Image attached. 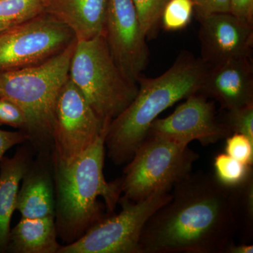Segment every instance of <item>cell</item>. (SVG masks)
Wrapping results in <instances>:
<instances>
[{
  "label": "cell",
  "mask_w": 253,
  "mask_h": 253,
  "mask_svg": "<svg viewBox=\"0 0 253 253\" xmlns=\"http://www.w3.org/2000/svg\"><path fill=\"white\" fill-rule=\"evenodd\" d=\"M171 194L143 228L141 253H224L234 243L231 189L214 174L191 172Z\"/></svg>",
  "instance_id": "1"
},
{
  "label": "cell",
  "mask_w": 253,
  "mask_h": 253,
  "mask_svg": "<svg viewBox=\"0 0 253 253\" xmlns=\"http://www.w3.org/2000/svg\"><path fill=\"white\" fill-rule=\"evenodd\" d=\"M108 127L84 154L69 164H53L56 198L55 223L63 245L113 214L122 194L123 177L106 181L104 173Z\"/></svg>",
  "instance_id": "2"
},
{
  "label": "cell",
  "mask_w": 253,
  "mask_h": 253,
  "mask_svg": "<svg viewBox=\"0 0 253 253\" xmlns=\"http://www.w3.org/2000/svg\"><path fill=\"white\" fill-rule=\"evenodd\" d=\"M207 70L202 59L184 51L158 77L138 78L135 98L108 127L105 146L111 161L116 166L129 162L161 113L200 92Z\"/></svg>",
  "instance_id": "3"
},
{
  "label": "cell",
  "mask_w": 253,
  "mask_h": 253,
  "mask_svg": "<svg viewBox=\"0 0 253 253\" xmlns=\"http://www.w3.org/2000/svg\"><path fill=\"white\" fill-rule=\"evenodd\" d=\"M76 41L43 62L0 71V98L14 103L24 113L28 142L36 154L51 155L55 106L69 78Z\"/></svg>",
  "instance_id": "4"
},
{
  "label": "cell",
  "mask_w": 253,
  "mask_h": 253,
  "mask_svg": "<svg viewBox=\"0 0 253 253\" xmlns=\"http://www.w3.org/2000/svg\"><path fill=\"white\" fill-rule=\"evenodd\" d=\"M69 78L98 117L110 124L131 104L138 84L125 76L113 59L104 35L76 41Z\"/></svg>",
  "instance_id": "5"
},
{
  "label": "cell",
  "mask_w": 253,
  "mask_h": 253,
  "mask_svg": "<svg viewBox=\"0 0 253 253\" xmlns=\"http://www.w3.org/2000/svg\"><path fill=\"white\" fill-rule=\"evenodd\" d=\"M199 154L189 145L148 134L125 168L123 197L138 202L161 192H169L192 172Z\"/></svg>",
  "instance_id": "6"
},
{
  "label": "cell",
  "mask_w": 253,
  "mask_h": 253,
  "mask_svg": "<svg viewBox=\"0 0 253 253\" xmlns=\"http://www.w3.org/2000/svg\"><path fill=\"white\" fill-rule=\"evenodd\" d=\"M171 199L169 192L138 202L121 196L120 213L108 214L77 241L62 245L59 253H141L139 240L146 221Z\"/></svg>",
  "instance_id": "7"
},
{
  "label": "cell",
  "mask_w": 253,
  "mask_h": 253,
  "mask_svg": "<svg viewBox=\"0 0 253 253\" xmlns=\"http://www.w3.org/2000/svg\"><path fill=\"white\" fill-rule=\"evenodd\" d=\"M109 126L91 109L68 78L55 106L53 125V164H69L84 154Z\"/></svg>",
  "instance_id": "8"
},
{
  "label": "cell",
  "mask_w": 253,
  "mask_h": 253,
  "mask_svg": "<svg viewBox=\"0 0 253 253\" xmlns=\"http://www.w3.org/2000/svg\"><path fill=\"white\" fill-rule=\"evenodd\" d=\"M75 40L67 26L45 13L14 25L0 33V71L43 62Z\"/></svg>",
  "instance_id": "9"
},
{
  "label": "cell",
  "mask_w": 253,
  "mask_h": 253,
  "mask_svg": "<svg viewBox=\"0 0 253 253\" xmlns=\"http://www.w3.org/2000/svg\"><path fill=\"white\" fill-rule=\"evenodd\" d=\"M148 134L163 136L185 145L196 140L203 146H208L227 137L231 133L217 117L214 102L198 92L188 96L168 117L155 120Z\"/></svg>",
  "instance_id": "10"
},
{
  "label": "cell",
  "mask_w": 253,
  "mask_h": 253,
  "mask_svg": "<svg viewBox=\"0 0 253 253\" xmlns=\"http://www.w3.org/2000/svg\"><path fill=\"white\" fill-rule=\"evenodd\" d=\"M104 35L118 66L137 83L149 63V51L132 0H109Z\"/></svg>",
  "instance_id": "11"
},
{
  "label": "cell",
  "mask_w": 253,
  "mask_h": 253,
  "mask_svg": "<svg viewBox=\"0 0 253 253\" xmlns=\"http://www.w3.org/2000/svg\"><path fill=\"white\" fill-rule=\"evenodd\" d=\"M201 58L208 67L231 59L250 57L253 25L231 13L199 16Z\"/></svg>",
  "instance_id": "12"
},
{
  "label": "cell",
  "mask_w": 253,
  "mask_h": 253,
  "mask_svg": "<svg viewBox=\"0 0 253 253\" xmlns=\"http://www.w3.org/2000/svg\"><path fill=\"white\" fill-rule=\"evenodd\" d=\"M200 93L228 111L253 104V68L250 57L208 67Z\"/></svg>",
  "instance_id": "13"
},
{
  "label": "cell",
  "mask_w": 253,
  "mask_h": 253,
  "mask_svg": "<svg viewBox=\"0 0 253 253\" xmlns=\"http://www.w3.org/2000/svg\"><path fill=\"white\" fill-rule=\"evenodd\" d=\"M23 176L16 211L25 218L55 217L56 198L51 155L36 154Z\"/></svg>",
  "instance_id": "14"
},
{
  "label": "cell",
  "mask_w": 253,
  "mask_h": 253,
  "mask_svg": "<svg viewBox=\"0 0 253 253\" xmlns=\"http://www.w3.org/2000/svg\"><path fill=\"white\" fill-rule=\"evenodd\" d=\"M109 0H49L45 14L67 26L76 41L104 34Z\"/></svg>",
  "instance_id": "15"
},
{
  "label": "cell",
  "mask_w": 253,
  "mask_h": 253,
  "mask_svg": "<svg viewBox=\"0 0 253 253\" xmlns=\"http://www.w3.org/2000/svg\"><path fill=\"white\" fill-rule=\"evenodd\" d=\"M35 155L27 141L18 148L13 157L4 156L0 161V253L6 252L20 184Z\"/></svg>",
  "instance_id": "16"
},
{
  "label": "cell",
  "mask_w": 253,
  "mask_h": 253,
  "mask_svg": "<svg viewBox=\"0 0 253 253\" xmlns=\"http://www.w3.org/2000/svg\"><path fill=\"white\" fill-rule=\"evenodd\" d=\"M55 217L25 218L10 231L6 253H59Z\"/></svg>",
  "instance_id": "17"
},
{
  "label": "cell",
  "mask_w": 253,
  "mask_h": 253,
  "mask_svg": "<svg viewBox=\"0 0 253 253\" xmlns=\"http://www.w3.org/2000/svg\"><path fill=\"white\" fill-rule=\"evenodd\" d=\"M231 189L236 234L241 243L250 244L253 239V174L243 184Z\"/></svg>",
  "instance_id": "18"
},
{
  "label": "cell",
  "mask_w": 253,
  "mask_h": 253,
  "mask_svg": "<svg viewBox=\"0 0 253 253\" xmlns=\"http://www.w3.org/2000/svg\"><path fill=\"white\" fill-rule=\"evenodd\" d=\"M49 0H0V23L16 25L44 14Z\"/></svg>",
  "instance_id": "19"
},
{
  "label": "cell",
  "mask_w": 253,
  "mask_h": 253,
  "mask_svg": "<svg viewBox=\"0 0 253 253\" xmlns=\"http://www.w3.org/2000/svg\"><path fill=\"white\" fill-rule=\"evenodd\" d=\"M213 165L216 179L227 187L239 186L253 174V166L240 162L226 153L217 155Z\"/></svg>",
  "instance_id": "20"
},
{
  "label": "cell",
  "mask_w": 253,
  "mask_h": 253,
  "mask_svg": "<svg viewBox=\"0 0 253 253\" xmlns=\"http://www.w3.org/2000/svg\"><path fill=\"white\" fill-rule=\"evenodd\" d=\"M169 0H132L143 35L149 40L157 33L163 11Z\"/></svg>",
  "instance_id": "21"
},
{
  "label": "cell",
  "mask_w": 253,
  "mask_h": 253,
  "mask_svg": "<svg viewBox=\"0 0 253 253\" xmlns=\"http://www.w3.org/2000/svg\"><path fill=\"white\" fill-rule=\"evenodd\" d=\"M194 9L191 0H169L161 18L163 27L168 31L184 29L191 22Z\"/></svg>",
  "instance_id": "22"
},
{
  "label": "cell",
  "mask_w": 253,
  "mask_h": 253,
  "mask_svg": "<svg viewBox=\"0 0 253 253\" xmlns=\"http://www.w3.org/2000/svg\"><path fill=\"white\" fill-rule=\"evenodd\" d=\"M226 111L221 121L231 134H244L253 141V104Z\"/></svg>",
  "instance_id": "23"
},
{
  "label": "cell",
  "mask_w": 253,
  "mask_h": 253,
  "mask_svg": "<svg viewBox=\"0 0 253 253\" xmlns=\"http://www.w3.org/2000/svg\"><path fill=\"white\" fill-rule=\"evenodd\" d=\"M226 154L244 164L253 165V141L244 134H231L226 138Z\"/></svg>",
  "instance_id": "24"
},
{
  "label": "cell",
  "mask_w": 253,
  "mask_h": 253,
  "mask_svg": "<svg viewBox=\"0 0 253 253\" xmlns=\"http://www.w3.org/2000/svg\"><path fill=\"white\" fill-rule=\"evenodd\" d=\"M9 126L26 131V116L24 113L14 103L9 100L0 98V126Z\"/></svg>",
  "instance_id": "25"
},
{
  "label": "cell",
  "mask_w": 253,
  "mask_h": 253,
  "mask_svg": "<svg viewBox=\"0 0 253 253\" xmlns=\"http://www.w3.org/2000/svg\"><path fill=\"white\" fill-rule=\"evenodd\" d=\"M194 8L199 16L218 14V13H230L229 0H191Z\"/></svg>",
  "instance_id": "26"
},
{
  "label": "cell",
  "mask_w": 253,
  "mask_h": 253,
  "mask_svg": "<svg viewBox=\"0 0 253 253\" xmlns=\"http://www.w3.org/2000/svg\"><path fill=\"white\" fill-rule=\"evenodd\" d=\"M28 140V135L24 131H11L0 129V161L10 149L16 145L27 142Z\"/></svg>",
  "instance_id": "27"
},
{
  "label": "cell",
  "mask_w": 253,
  "mask_h": 253,
  "mask_svg": "<svg viewBox=\"0 0 253 253\" xmlns=\"http://www.w3.org/2000/svg\"><path fill=\"white\" fill-rule=\"evenodd\" d=\"M229 4L231 14L253 25V0H229Z\"/></svg>",
  "instance_id": "28"
},
{
  "label": "cell",
  "mask_w": 253,
  "mask_h": 253,
  "mask_svg": "<svg viewBox=\"0 0 253 253\" xmlns=\"http://www.w3.org/2000/svg\"><path fill=\"white\" fill-rule=\"evenodd\" d=\"M253 246L251 244L241 243L236 245L233 243L226 248L224 253H253Z\"/></svg>",
  "instance_id": "29"
},
{
  "label": "cell",
  "mask_w": 253,
  "mask_h": 253,
  "mask_svg": "<svg viewBox=\"0 0 253 253\" xmlns=\"http://www.w3.org/2000/svg\"><path fill=\"white\" fill-rule=\"evenodd\" d=\"M14 26V25L3 24V23H0V33L5 31V30L8 29V28L11 27V26Z\"/></svg>",
  "instance_id": "30"
}]
</instances>
